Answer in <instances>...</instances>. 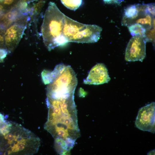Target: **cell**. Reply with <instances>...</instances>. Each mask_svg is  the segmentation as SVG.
Returning a JSON list of instances; mask_svg holds the SVG:
<instances>
[{
    "label": "cell",
    "instance_id": "6da1fadb",
    "mask_svg": "<svg viewBox=\"0 0 155 155\" xmlns=\"http://www.w3.org/2000/svg\"><path fill=\"white\" fill-rule=\"evenodd\" d=\"M46 103L48 111L44 129L55 140H61L67 144L76 141L80 132L74 94L47 97Z\"/></svg>",
    "mask_w": 155,
    "mask_h": 155
},
{
    "label": "cell",
    "instance_id": "7a4b0ae2",
    "mask_svg": "<svg viewBox=\"0 0 155 155\" xmlns=\"http://www.w3.org/2000/svg\"><path fill=\"white\" fill-rule=\"evenodd\" d=\"M1 137L0 153L3 155H33L38 152L40 145L38 136L13 122L8 132Z\"/></svg>",
    "mask_w": 155,
    "mask_h": 155
},
{
    "label": "cell",
    "instance_id": "3957f363",
    "mask_svg": "<svg viewBox=\"0 0 155 155\" xmlns=\"http://www.w3.org/2000/svg\"><path fill=\"white\" fill-rule=\"evenodd\" d=\"M102 30L97 25L81 23L65 15L61 25V40L63 45L70 42L94 43L99 40Z\"/></svg>",
    "mask_w": 155,
    "mask_h": 155
},
{
    "label": "cell",
    "instance_id": "277c9868",
    "mask_svg": "<svg viewBox=\"0 0 155 155\" xmlns=\"http://www.w3.org/2000/svg\"><path fill=\"white\" fill-rule=\"evenodd\" d=\"M53 2H50L44 17L41 32L44 43L49 51L62 45L61 28L64 15Z\"/></svg>",
    "mask_w": 155,
    "mask_h": 155
},
{
    "label": "cell",
    "instance_id": "5b68a950",
    "mask_svg": "<svg viewBox=\"0 0 155 155\" xmlns=\"http://www.w3.org/2000/svg\"><path fill=\"white\" fill-rule=\"evenodd\" d=\"M155 103L152 102L140 108L135 122L139 129L154 133Z\"/></svg>",
    "mask_w": 155,
    "mask_h": 155
},
{
    "label": "cell",
    "instance_id": "8992f818",
    "mask_svg": "<svg viewBox=\"0 0 155 155\" xmlns=\"http://www.w3.org/2000/svg\"><path fill=\"white\" fill-rule=\"evenodd\" d=\"M145 38L140 36H133L127 45L125 59L127 61L142 62L146 55V43Z\"/></svg>",
    "mask_w": 155,
    "mask_h": 155
},
{
    "label": "cell",
    "instance_id": "52a82bcc",
    "mask_svg": "<svg viewBox=\"0 0 155 155\" xmlns=\"http://www.w3.org/2000/svg\"><path fill=\"white\" fill-rule=\"evenodd\" d=\"M24 20L13 24L5 31L4 41L5 48L10 53L16 47L24 34L26 28Z\"/></svg>",
    "mask_w": 155,
    "mask_h": 155
},
{
    "label": "cell",
    "instance_id": "ba28073f",
    "mask_svg": "<svg viewBox=\"0 0 155 155\" xmlns=\"http://www.w3.org/2000/svg\"><path fill=\"white\" fill-rule=\"evenodd\" d=\"M27 3L20 1L0 16V26L6 29L15 22L25 19L27 15Z\"/></svg>",
    "mask_w": 155,
    "mask_h": 155
},
{
    "label": "cell",
    "instance_id": "9c48e42d",
    "mask_svg": "<svg viewBox=\"0 0 155 155\" xmlns=\"http://www.w3.org/2000/svg\"><path fill=\"white\" fill-rule=\"evenodd\" d=\"M110 79L105 65L100 63L92 68L84 83L87 84L99 85L108 83Z\"/></svg>",
    "mask_w": 155,
    "mask_h": 155
},
{
    "label": "cell",
    "instance_id": "30bf717a",
    "mask_svg": "<svg viewBox=\"0 0 155 155\" xmlns=\"http://www.w3.org/2000/svg\"><path fill=\"white\" fill-rule=\"evenodd\" d=\"M144 10L143 4H133L127 7L124 9L122 24L127 26L135 19Z\"/></svg>",
    "mask_w": 155,
    "mask_h": 155
},
{
    "label": "cell",
    "instance_id": "8fae6325",
    "mask_svg": "<svg viewBox=\"0 0 155 155\" xmlns=\"http://www.w3.org/2000/svg\"><path fill=\"white\" fill-rule=\"evenodd\" d=\"M129 32L132 36H140L145 39L146 30L141 24L134 23L127 26Z\"/></svg>",
    "mask_w": 155,
    "mask_h": 155
},
{
    "label": "cell",
    "instance_id": "7c38bea8",
    "mask_svg": "<svg viewBox=\"0 0 155 155\" xmlns=\"http://www.w3.org/2000/svg\"><path fill=\"white\" fill-rule=\"evenodd\" d=\"M154 17L151 15L146 13L144 16L136 19L135 20H137L134 21L132 24H139L144 26L147 30L154 27Z\"/></svg>",
    "mask_w": 155,
    "mask_h": 155
},
{
    "label": "cell",
    "instance_id": "4fadbf2b",
    "mask_svg": "<svg viewBox=\"0 0 155 155\" xmlns=\"http://www.w3.org/2000/svg\"><path fill=\"white\" fill-rule=\"evenodd\" d=\"M62 3L67 8L75 11L82 4V0H61Z\"/></svg>",
    "mask_w": 155,
    "mask_h": 155
},
{
    "label": "cell",
    "instance_id": "5bb4252c",
    "mask_svg": "<svg viewBox=\"0 0 155 155\" xmlns=\"http://www.w3.org/2000/svg\"><path fill=\"white\" fill-rule=\"evenodd\" d=\"M155 9L154 3L144 4V11L145 13L149 14L154 17L155 16Z\"/></svg>",
    "mask_w": 155,
    "mask_h": 155
},
{
    "label": "cell",
    "instance_id": "9a60e30c",
    "mask_svg": "<svg viewBox=\"0 0 155 155\" xmlns=\"http://www.w3.org/2000/svg\"><path fill=\"white\" fill-rule=\"evenodd\" d=\"M5 29L0 26V48H5V41L4 34Z\"/></svg>",
    "mask_w": 155,
    "mask_h": 155
},
{
    "label": "cell",
    "instance_id": "2e32d148",
    "mask_svg": "<svg viewBox=\"0 0 155 155\" xmlns=\"http://www.w3.org/2000/svg\"><path fill=\"white\" fill-rule=\"evenodd\" d=\"M8 53L9 52L6 49L0 48V60L3 61Z\"/></svg>",
    "mask_w": 155,
    "mask_h": 155
},
{
    "label": "cell",
    "instance_id": "e0dca14e",
    "mask_svg": "<svg viewBox=\"0 0 155 155\" xmlns=\"http://www.w3.org/2000/svg\"><path fill=\"white\" fill-rule=\"evenodd\" d=\"M105 3H115L116 0H103Z\"/></svg>",
    "mask_w": 155,
    "mask_h": 155
},
{
    "label": "cell",
    "instance_id": "ac0fdd59",
    "mask_svg": "<svg viewBox=\"0 0 155 155\" xmlns=\"http://www.w3.org/2000/svg\"><path fill=\"white\" fill-rule=\"evenodd\" d=\"M5 11L3 7L0 5V16L2 15Z\"/></svg>",
    "mask_w": 155,
    "mask_h": 155
},
{
    "label": "cell",
    "instance_id": "d6986e66",
    "mask_svg": "<svg viewBox=\"0 0 155 155\" xmlns=\"http://www.w3.org/2000/svg\"><path fill=\"white\" fill-rule=\"evenodd\" d=\"M37 0H20L21 1H23L26 2L27 3H28Z\"/></svg>",
    "mask_w": 155,
    "mask_h": 155
},
{
    "label": "cell",
    "instance_id": "ffe728a7",
    "mask_svg": "<svg viewBox=\"0 0 155 155\" xmlns=\"http://www.w3.org/2000/svg\"><path fill=\"white\" fill-rule=\"evenodd\" d=\"M3 62L2 61L0 60V63Z\"/></svg>",
    "mask_w": 155,
    "mask_h": 155
},
{
    "label": "cell",
    "instance_id": "44dd1931",
    "mask_svg": "<svg viewBox=\"0 0 155 155\" xmlns=\"http://www.w3.org/2000/svg\"></svg>",
    "mask_w": 155,
    "mask_h": 155
}]
</instances>
